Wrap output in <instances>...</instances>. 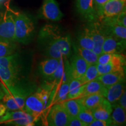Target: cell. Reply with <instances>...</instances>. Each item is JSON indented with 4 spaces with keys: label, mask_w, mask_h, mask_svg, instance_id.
I'll list each match as a JSON object with an SVG mask.
<instances>
[{
    "label": "cell",
    "mask_w": 126,
    "mask_h": 126,
    "mask_svg": "<svg viewBox=\"0 0 126 126\" xmlns=\"http://www.w3.org/2000/svg\"><path fill=\"white\" fill-rule=\"evenodd\" d=\"M38 45L48 58L66 60L71 54L70 35L64 33L58 25L47 24L43 26L39 32Z\"/></svg>",
    "instance_id": "6da1fadb"
},
{
    "label": "cell",
    "mask_w": 126,
    "mask_h": 126,
    "mask_svg": "<svg viewBox=\"0 0 126 126\" xmlns=\"http://www.w3.org/2000/svg\"><path fill=\"white\" fill-rule=\"evenodd\" d=\"M29 68L19 53L0 57V79L7 86H33L28 81Z\"/></svg>",
    "instance_id": "7a4b0ae2"
},
{
    "label": "cell",
    "mask_w": 126,
    "mask_h": 126,
    "mask_svg": "<svg viewBox=\"0 0 126 126\" xmlns=\"http://www.w3.org/2000/svg\"><path fill=\"white\" fill-rule=\"evenodd\" d=\"M34 86H7L0 82V103L7 110H24L25 102L29 94L33 93Z\"/></svg>",
    "instance_id": "3957f363"
},
{
    "label": "cell",
    "mask_w": 126,
    "mask_h": 126,
    "mask_svg": "<svg viewBox=\"0 0 126 126\" xmlns=\"http://www.w3.org/2000/svg\"><path fill=\"white\" fill-rule=\"evenodd\" d=\"M15 23V42L27 44L32 40L34 34V24L31 18L22 12L11 9Z\"/></svg>",
    "instance_id": "277c9868"
},
{
    "label": "cell",
    "mask_w": 126,
    "mask_h": 126,
    "mask_svg": "<svg viewBox=\"0 0 126 126\" xmlns=\"http://www.w3.org/2000/svg\"><path fill=\"white\" fill-rule=\"evenodd\" d=\"M7 9L0 12V40L13 43L15 42V23L9 2L5 4Z\"/></svg>",
    "instance_id": "5b68a950"
},
{
    "label": "cell",
    "mask_w": 126,
    "mask_h": 126,
    "mask_svg": "<svg viewBox=\"0 0 126 126\" xmlns=\"http://www.w3.org/2000/svg\"><path fill=\"white\" fill-rule=\"evenodd\" d=\"M36 120L25 110L6 111L0 117V124L16 126H32Z\"/></svg>",
    "instance_id": "8992f818"
},
{
    "label": "cell",
    "mask_w": 126,
    "mask_h": 126,
    "mask_svg": "<svg viewBox=\"0 0 126 126\" xmlns=\"http://www.w3.org/2000/svg\"><path fill=\"white\" fill-rule=\"evenodd\" d=\"M70 117L62 103H55L50 109L46 122L48 126H67Z\"/></svg>",
    "instance_id": "52a82bcc"
},
{
    "label": "cell",
    "mask_w": 126,
    "mask_h": 126,
    "mask_svg": "<svg viewBox=\"0 0 126 126\" xmlns=\"http://www.w3.org/2000/svg\"><path fill=\"white\" fill-rule=\"evenodd\" d=\"M63 16L56 0H43V4L40 9L41 18L58 22L62 19Z\"/></svg>",
    "instance_id": "ba28073f"
},
{
    "label": "cell",
    "mask_w": 126,
    "mask_h": 126,
    "mask_svg": "<svg viewBox=\"0 0 126 126\" xmlns=\"http://www.w3.org/2000/svg\"><path fill=\"white\" fill-rule=\"evenodd\" d=\"M91 35L94 42V47L92 50L98 56L102 53V46L106 37V33L104 31L101 23L96 21L91 22L88 26Z\"/></svg>",
    "instance_id": "9c48e42d"
},
{
    "label": "cell",
    "mask_w": 126,
    "mask_h": 126,
    "mask_svg": "<svg viewBox=\"0 0 126 126\" xmlns=\"http://www.w3.org/2000/svg\"><path fill=\"white\" fill-rule=\"evenodd\" d=\"M76 8L79 15L86 21L91 22L98 19L93 0H76Z\"/></svg>",
    "instance_id": "30bf717a"
},
{
    "label": "cell",
    "mask_w": 126,
    "mask_h": 126,
    "mask_svg": "<svg viewBox=\"0 0 126 126\" xmlns=\"http://www.w3.org/2000/svg\"><path fill=\"white\" fill-rule=\"evenodd\" d=\"M126 10V1L123 0H109L104 5L99 19L111 18Z\"/></svg>",
    "instance_id": "8fae6325"
},
{
    "label": "cell",
    "mask_w": 126,
    "mask_h": 126,
    "mask_svg": "<svg viewBox=\"0 0 126 126\" xmlns=\"http://www.w3.org/2000/svg\"><path fill=\"white\" fill-rule=\"evenodd\" d=\"M126 48V40L113 36H106L102 46V53L122 54Z\"/></svg>",
    "instance_id": "7c38bea8"
},
{
    "label": "cell",
    "mask_w": 126,
    "mask_h": 126,
    "mask_svg": "<svg viewBox=\"0 0 126 126\" xmlns=\"http://www.w3.org/2000/svg\"><path fill=\"white\" fill-rule=\"evenodd\" d=\"M89 65L79 55L75 54L70 63L71 74L72 79H79L83 76Z\"/></svg>",
    "instance_id": "4fadbf2b"
},
{
    "label": "cell",
    "mask_w": 126,
    "mask_h": 126,
    "mask_svg": "<svg viewBox=\"0 0 126 126\" xmlns=\"http://www.w3.org/2000/svg\"><path fill=\"white\" fill-rule=\"evenodd\" d=\"M112 105L106 99H104L103 102L96 108L92 110L94 119L106 121L111 126V114L112 113Z\"/></svg>",
    "instance_id": "5bb4252c"
},
{
    "label": "cell",
    "mask_w": 126,
    "mask_h": 126,
    "mask_svg": "<svg viewBox=\"0 0 126 126\" xmlns=\"http://www.w3.org/2000/svg\"><path fill=\"white\" fill-rule=\"evenodd\" d=\"M95 79L100 82L106 88H109L112 85L125 80L124 70L109 72L105 74L99 75Z\"/></svg>",
    "instance_id": "9a60e30c"
},
{
    "label": "cell",
    "mask_w": 126,
    "mask_h": 126,
    "mask_svg": "<svg viewBox=\"0 0 126 126\" xmlns=\"http://www.w3.org/2000/svg\"><path fill=\"white\" fill-rule=\"evenodd\" d=\"M125 91V80L112 85L107 88L106 99L111 105L116 103L123 93Z\"/></svg>",
    "instance_id": "2e32d148"
},
{
    "label": "cell",
    "mask_w": 126,
    "mask_h": 126,
    "mask_svg": "<svg viewBox=\"0 0 126 126\" xmlns=\"http://www.w3.org/2000/svg\"><path fill=\"white\" fill-rule=\"evenodd\" d=\"M60 59L48 58L42 61L39 66V70L40 74L46 78L51 76L56 71L59 64Z\"/></svg>",
    "instance_id": "e0dca14e"
},
{
    "label": "cell",
    "mask_w": 126,
    "mask_h": 126,
    "mask_svg": "<svg viewBox=\"0 0 126 126\" xmlns=\"http://www.w3.org/2000/svg\"><path fill=\"white\" fill-rule=\"evenodd\" d=\"M100 23L106 36H113L123 40L126 39V27L114 23Z\"/></svg>",
    "instance_id": "ac0fdd59"
},
{
    "label": "cell",
    "mask_w": 126,
    "mask_h": 126,
    "mask_svg": "<svg viewBox=\"0 0 126 126\" xmlns=\"http://www.w3.org/2000/svg\"><path fill=\"white\" fill-rule=\"evenodd\" d=\"M106 92L107 88L105 87L100 82L96 79H94L86 83V86L81 97L89 95V94H100L105 97L106 95Z\"/></svg>",
    "instance_id": "d6986e66"
},
{
    "label": "cell",
    "mask_w": 126,
    "mask_h": 126,
    "mask_svg": "<svg viewBox=\"0 0 126 126\" xmlns=\"http://www.w3.org/2000/svg\"><path fill=\"white\" fill-rule=\"evenodd\" d=\"M105 97L100 94H94L79 97L82 106L92 110L102 103Z\"/></svg>",
    "instance_id": "ffe728a7"
},
{
    "label": "cell",
    "mask_w": 126,
    "mask_h": 126,
    "mask_svg": "<svg viewBox=\"0 0 126 126\" xmlns=\"http://www.w3.org/2000/svg\"><path fill=\"white\" fill-rule=\"evenodd\" d=\"M77 46L86 49H93L94 42L88 26L79 31L77 35Z\"/></svg>",
    "instance_id": "44dd1931"
},
{
    "label": "cell",
    "mask_w": 126,
    "mask_h": 126,
    "mask_svg": "<svg viewBox=\"0 0 126 126\" xmlns=\"http://www.w3.org/2000/svg\"><path fill=\"white\" fill-rule=\"evenodd\" d=\"M112 108H114L111 115V125L124 126L126 124V110L116 103L113 104Z\"/></svg>",
    "instance_id": "7402d4cb"
},
{
    "label": "cell",
    "mask_w": 126,
    "mask_h": 126,
    "mask_svg": "<svg viewBox=\"0 0 126 126\" xmlns=\"http://www.w3.org/2000/svg\"><path fill=\"white\" fill-rule=\"evenodd\" d=\"M86 83H83L79 79H72L69 86L68 99H77L81 97Z\"/></svg>",
    "instance_id": "603a6c76"
},
{
    "label": "cell",
    "mask_w": 126,
    "mask_h": 126,
    "mask_svg": "<svg viewBox=\"0 0 126 126\" xmlns=\"http://www.w3.org/2000/svg\"><path fill=\"white\" fill-rule=\"evenodd\" d=\"M70 117H77L81 110L82 105L78 98L68 99L61 102Z\"/></svg>",
    "instance_id": "cb8c5ba5"
},
{
    "label": "cell",
    "mask_w": 126,
    "mask_h": 126,
    "mask_svg": "<svg viewBox=\"0 0 126 126\" xmlns=\"http://www.w3.org/2000/svg\"><path fill=\"white\" fill-rule=\"evenodd\" d=\"M74 48L75 54L79 55L82 57L89 65L96 64L99 56L96 54L92 50L83 48L77 46Z\"/></svg>",
    "instance_id": "d4e9b609"
},
{
    "label": "cell",
    "mask_w": 126,
    "mask_h": 126,
    "mask_svg": "<svg viewBox=\"0 0 126 126\" xmlns=\"http://www.w3.org/2000/svg\"><path fill=\"white\" fill-rule=\"evenodd\" d=\"M98 76L99 74L97 70L96 65V64H92V65H89L88 66L84 74L79 79L81 80L83 84H85V83H86L95 79Z\"/></svg>",
    "instance_id": "484cf974"
},
{
    "label": "cell",
    "mask_w": 126,
    "mask_h": 126,
    "mask_svg": "<svg viewBox=\"0 0 126 126\" xmlns=\"http://www.w3.org/2000/svg\"><path fill=\"white\" fill-rule=\"evenodd\" d=\"M96 68L97 72H98L99 75L105 74L117 71L124 70V67H120L111 61H109L106 64H96Z\"/></svg>",
    "instance_id": "4316f807"
},
{
    "label": "cell",
    "mask_w": 126,
    "mask_h": 126,
    "mask_svg": "<svg viewBox=\"0 0 126 126\" xmlns=\"http://www.w3.org/2000/svg\"><path fill=\"white\" fill-rule=\"evenodd\" d=\"M16 46L15 42L9 43L0 40V57L10 56L15 53Z\"/></svg>",
    "instance_id": "83f0119b"
},
{
    "label": "cell",
    "mask_w": 126,
    "mask_h": 126,
    "mask_svg": "<svg viewBox=\"0 0 126 126\" xmlns=\"http://www.w3.org/2000/svg\"><path fill=\"white\" fill-rule=\"evenodd\" d=\"M77 117L79 119L81 120L82 122H84L88 126H89V124L94 120L92 110L85 108L83 106H82L81 110L79 112Z\"/></svg>",
    "instance_id": "f1b7e54d"
},
{
    "label": "cell",
    "mask_w": 126,
    "mask_h": 126,
    "mask_svg": "<svg viewBox=\"0 0 126 126\" xmlns=\"http://www.w3.org/2000/svg\"><path fill=\"white\" fill-rule=\"evenodd\" d=\"M93 1H94V10L96 13L97 18H99L101 15L102 8L104 5L106 4L109 0H93Z\"/></svg>",
    "instance_id": "f546056e"
},
{
    "label": "cell",
    "mask_w": 126,
    "mask_h": 126,
    "mask_svg": "<svg viewBox=\"0 0 126 126\" xmlns=\"http://www.w3.org/2000/svg\"><path fill=\"white\" fill-rule=\"evenodd\" d=\"M112 53H102L100 56H99L97 59L96 64H106L108 63L111 60Z\"/></svg>",
    "instance_id": "4dcf8cb0"
},
{
    "label": "cell",
    "mask_w": 126,
    "mask_h": 126,
    "mask_svg": "<svg viewBox=\"0 0 126 126\" xmlns=\"http://www.w3.org/2000/svg\"><path fill=\"white\" fill-rule=\"evenodd\" d=\"M68 126H87L88 125L84 122H82L78 117H70L68 123L67 124Z\"/></svg>",
    "instance_id": "1f68e13d"
},
{
    "label": "cell",
    "mask_w": 126,
    "mask_h": 126,
    "mask_svg": "<svg viewBox=\"0 0 126 126\" xmlns=\"http://www.w3.org/2000/svg\"><path fill=\"white\" fill-rule=\"evenodd\" d=\"M89 126H110V124L106 121L102 120L94 119L92 123L89 124Z\"/></svg>",
    "instance_id": "d6a6232c"
},
{
    "label": "cell",
    "mask_w": 126,
    "mask_h": 126,
    "mask_svg": "<svg viewBox=\"0 0 126 126\" xmlns=\"http://www.w3.org/2000/svg\"><path fill=\"white\" fill-rule=\"evenodd\" d=\"M118 103L124 110H126V91L123 93L120 97L118 100Z\"/></svg>",
    "instance_id": "836d02e7"
},
{
    "label": "cell",
    "mask_w": 126,
    "mask_h": 126,
    "mask_svg": "<svg viewBox=\"0 0 126 126\" xmlns=\"http://www.w3.org/2000/svg\"><path fill=\"white\" fill-rule=\"evenodd\" d=\"M7 108L3 105L2 103H0V117L2 116L7 111Z\"/></svg>",
    "instance_id": "e575fe53"
},
{
    "label": "cell",
    "mask_w": 126,
    "mask_h": 126,
    "mask_svg": "<svg viewBox=\"0 0 126 126\" xmlns=\"http://www.w3.org/2000/svg\"><path fill=\"white\" fill-rule=\"evenodd\" d=\"M2 1V0H0V1Z\"/></svg>",
    "instance_id": "d590c367"
},
{
    "label": "cell",
    "mask_w": 126,
    "mask_h": 126,
    "mask_svg": "<svg viewBox=\"0 0 126 126\" xmlns=\"http://www.w3.org/2000/svg\"><path fill=\"white\" fill-rule=\"evenodd\" d=\"M123 1H126V0H123Z\"/></svg>",
    "instance_id": "8d00e7d4"
}]
</instances>
